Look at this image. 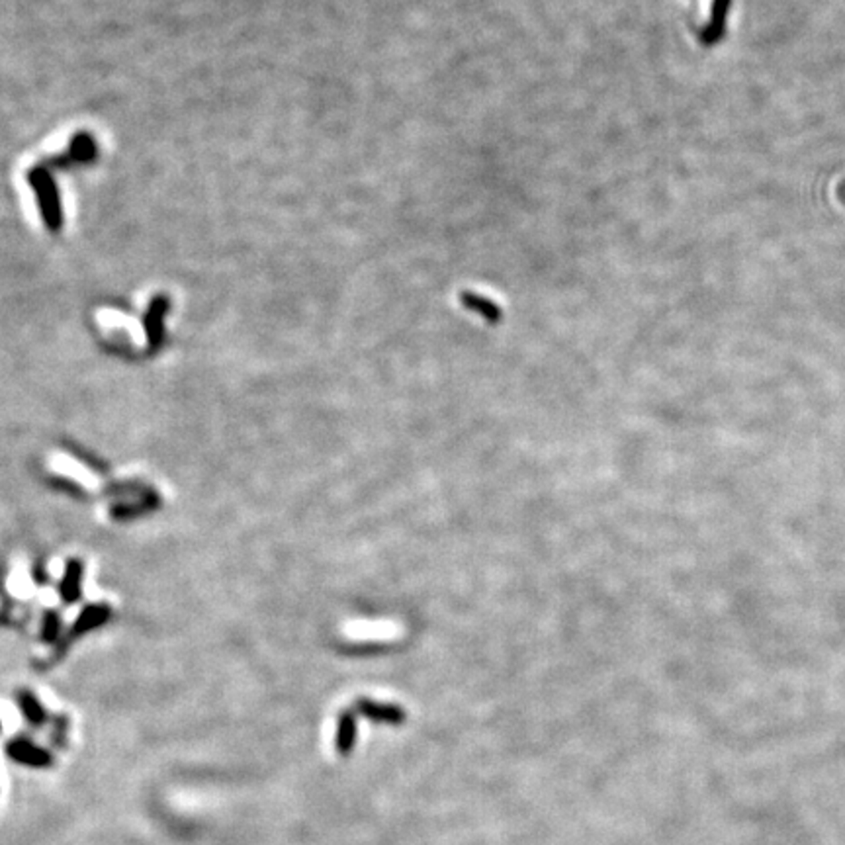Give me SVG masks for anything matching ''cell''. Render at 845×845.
Segmentation results:
<instances>
[{"label": "cell", "instance_id": "cell-1", "mask_svg": "<svg viewBox=\"0 0 845 845\" xmlns=\"http://www.w3.org/2000/svg\"><path fill=\"white\" fill-rule=\"evenodd\" d=\"M6 754L12 761L28 765V767H47L51 765V754L40 746L32 744L30 739H12L6 746Z\"/></svg>", "mask_w": 845, "mask_h": 845}, {"label": "cell", "instance_id": "cell-2", "mask_svg": "<svg viewBox=\"0 0 845 845\" xmlns=\"http://www.w3.org/2000/svg\"><path fill=\"white\" fill-rule=\"evenodd\" d=\"M732 0H712L710 9V22L700 28L699 40L703 45H715L716 41L722 40L724 30H726V18L730 10Z\"/></svg>", "mask_w": 845, "mask_h": 845}, {"label": "cell", "instance_id": "cell-3", "mask_svg": "<svg viewBox=\"0 0 845 845\" xmlns=\"http://www.w3.org/2000/svg\"><path fill=\"white\" fill-rule=\"evenodd\" d=\"M460 301L466 309H471L474 313H478L483 317L489 323H499L503 319V311L497 308V303H493L488 298H483L480 293L474 292H462L460 293Z\"/></svg>", "mask_w": 845, "mask_h": 845}, {"label": "cell", "instance_id": "cell-4", "mask_svg": "<svg viewBox=\"0 0 845 845\" xmlns=\"http://www.w3.org/2000/svg\"><path fill=\"white\" fill-rule=\"evenodd\" d=\"M352 739H354V720L350 715H342L341 724H339V738H337V744L342 754L349 751Z\"/></svg>", "mask_w": 845, "mask_h": 845}, {"label": "cell", "instance_id": "cell-5", "mask_svg": "<svg viewBox=\"0 0 845 845\" xmlns=\"http://www.w3.org/2000/svg\"><path fill=\"white\" fill-rule=\"evenodd\" d=\"M362 712L368 716H372V718H382V720H398V718H401V710L396 707H382V705H374V703H368V700H364L362 703Z\"/></svg>", "mask_w": 845, "mask_h": 845}, {"label": "cell", "instance_id": "cell-6", "mask_svg": "<svg viewBox=\"0 0 845 845\" xmlns=\"http://www.w3.org/2000/svg\"><path fill=\"white\" fill-rule=\"evenodd\" d=\"M20 707H22V710H24L28 722L30 724L43 722V708L40 707V703L33 699L32 695H20Z\"/></svg>", "mask_w": 845, "mask_h": 845}]
</instances>
